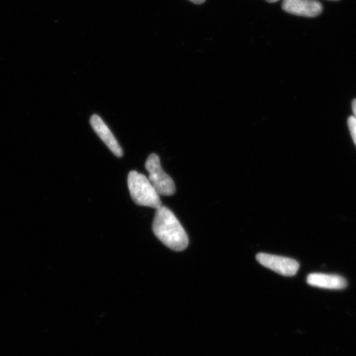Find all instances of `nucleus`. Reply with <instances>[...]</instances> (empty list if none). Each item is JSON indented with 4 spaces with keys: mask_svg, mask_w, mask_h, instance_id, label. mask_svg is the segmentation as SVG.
<instances>
[{
    "mask_svg": "<svg viewBox=\"0 0 356 356\" xmlns=\"http://www.w3.org/2000/svg\"><path fill=\"white\" fill-rule=\"evenodd\" d=\"M154 233L160 241L173 251L185 250L189 238L175 213L166 207L157 209L153 222Z\"/></svg>",
    "mask_w": 356,
    "mask_h": 356,
    "instance_id": "f257e3e1",
    "label": "nucleus"
},
{
    "mask_svg": "<svg viewBox=\"0 0 356 356\" xmlns=\"http://www.w3.org/2000/svg\"><path fill=\"white\" fill-rule=\"evenodd\" d=\"M127 181L131 198L138 206L156 210L162 207L159 194L148 177L136 171H131L129 173Z\"/></svg>",
    "mask_w": 356,
    "mask_h": 356,
    "instance_id": "f03ea898",
    "label": "nucleus"
},
{
    "mask_svg": "<svg viewBox=\"0 0 356 356\" xmlns=\"http://www.w3.org/2000/svg\"><path fill=\"white\" fill-rule=\"evenodd\" d=\"M145 168L149 173V179L159 195H172L175 193V181L163 170L160 159L157 154L149 156L145 163Z\"/></svg>",
    "mask_w": 356,
    "mask_h": 356,
    "instance_id": "7ed1b4c3",
    "label": "nucleus"
},
{
    "mask_svg": "<svg viewBox=\"0 0 356 356\" xmlns=\"http://www.w3.org/2000/svg\"><path fill=\"white\" fill-rule=\"evenodd\" d=\"M256 258L261 266L284 277H293L300 269L299 262L292 258L264 252L258 253Z\"/></svg>",
    "mask_w": 356,
    "mask_h": 356,
    "instance_id": "20e7f679",
    "label": "nucleus"
},
{
    "mask_svg": "<svg viewBox=\"0 0 356 356\" xmlns=\"http://www.w3.org/2000/svg\"><path fill=\"white\" fill-rule=\"evenodd\" d=\"M284 11L293 15L314 17L321 15L322 3L317 0H284Z\"/></svg>",
    "mask_w": 356,
    "mask_h": 356,
    "instance_id": "39448f33",
    "label": "nucleus"
},
{
    "mask_svg": "<svg viewBox=\"0 0 356 356\" xmlns=\"http://www.w3.org/2000/svg\"><path fill=\"white\" fill-rule=\"evenodd\" d=\"M90 124L97 135L99 136L101 140L104 142V144L108 147L111 152L118 158L122 157L123 150L122 147L120 146L113 132L110 131L108 127L102 121L99 115H93L90 119Z\"/></svg>",
    "mask_w": 356,
    "mask_h": 356,
    "instance_id": "423d86ee",
    "label": "nucleus"
},
{
    "mask_svg": "<svg viewBox=\"0 0 356 356\" xmlns=\"http://www.w3.org/2000/svg\"><path fill=\"white\" fill-rule=\"evenodd\" d=\"M307 283L311 286L328 289H343L347 286L344 277L337 275L312 273L307 277Z\"/></svg>",
    "mask_w": 356,
    "mask_h": 356,
    "instance_id": "0eeeda50",
    "label": "nucleus"
},
{
    "mask_svg": "<svg viewBox=\"0 0 356 356\" xmlns=\"http://www.w3.org/2000/svg\"><path fill=\"white\" fill-rule=\"evenodd\" d=\"M348 127L351 137H353V140L356 146V119L354 115H351V117L348 118Z\"/></svg>",
    "mask_w": 356,
    "mask_h": 356,
    "instance_id": "6e6552de",
    "label": "nucleus"
},
{
    "mask_svg": "<svg viewBox=\"0 0 356 356\" xmlns=\"http://www.w3.org/2000/svg\"><path fill=\"white\" fill-rule=\"evenodd\" d=\"M353 111L354 117L356 119V99L353 101Z\"/></svg>",
    "mask_w": 356,
    "mask_h": 356,
    "instance_id": "1a4fd4ad",
    "label": "nucleus"
},
{
    "mask_svg": "<svg viewBox=\"0 0 356 356\" xmlns=\"http://www.w3.org/2000/svg\"><path fill=\"white\" fill-rule=\"evenodd\" d=\"M191 2H193L195 4H202L207 1V0H190Z\"/></svg>",
    "mask_w": 356,
    "mask_h": 356,
    "instance_id": "9d476101",
    "label": "nucleus"
},
{
    "mask_svg": "<svg viewBox=\"0 0 356 356\" xmlns=\"http://www.w3.org/2000/svg\"><path fill=\"white\" fill-rule=\"evenodd\" d=\"M266 1L268 3H275L279 1V0H266Z\"/></svg>",
    "mask_w": 356,
    "mask_h": 356,
    "instance_id": "9b49d317",
    "label": "nucleus"
},
{
    "mask_svg": "<svg viewBox=\"0 0 356 356\" xmlns=\"http://www.w3.org/2000/svg\"><path fill=\"white\" fill-rule=\"evenodd\" d=\"M332 1H338V0H332Z\"/></svg>",
    "mask_w": 356,
    "mask_h": 356,
    "instance_id": "f8f14e48",
    "label": "nucleus"
}]
</instances>
